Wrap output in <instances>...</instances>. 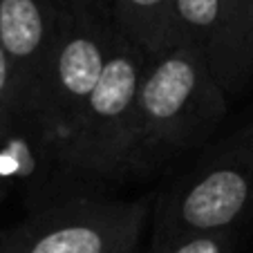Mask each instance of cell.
Instances as JSON below:
<instances>
[{
	"label": "cell",
	"mask_w": 253,
	"mask_h": 253,
	"mask_svg": "<svg viewBox=\"0 0 253 253\" xmlns=\"http://www.w3.org/2000/svg\"><path fill=\"white\" fill-rule=\"evenodd\" d=\"M240 231H186L150 240L148 253H238Z\"/></svg>",
	"instance_id": "10"
},
{
	"label": "cell",
	"mask_w": 253,
	"mask_h": 253,
	"mask_svg": "<svg viewBox=\"0 0 253 253\" xmlns=\"http://www.w3.org/2000/svg\"><path fill=\"white\" fill-rule=\"evenodd\" d=\"M63 2H67V5H70V0H63Z\"/></svg>",
	"instance_id": "15"
},
{
	"label": "cell",
	"mask_w": 253,
	"mask_h": 253,
	"mask_svg": "<svg viewBox=\"0 0 253 253\" xmlns=\"http://www.w3.org/2000/svg\"><path fill=\"white\" fill-rule=\"evenodd\" d=\"M226 5L238 34L253 49V0H226Z\"/></svg>",
	"instance_id": "12"
},
{
	"label": "cell",
	"mask_w": 253,
	"mask_h": 253,
	"mask_svg": "<svg viewBox=\"0 0 253 253\" xmlns=\"http://www.w3.org/2000/svg\"><path fill=\"white\" fill-rule=\"evenodd\" d=\"M0 193L5 202L18 195L29 213L70 200L58 150L29 115H20L0 134Z\"/></svg>",
	"instance_id": "7"
},
{
	"label": "cell",
	"mask_w": 253,
	"mask_h": 253,
	"mask_svg": "<svg viewBox=\"0 0 253 253\" xmlns=\"http://www.w3.org/2000/svg\"><path fill=\"white\" fill-rule=\"evenodd\" d=\"M229 110V96L206 61L188 45L146 56L137 94L139 177L211 141Z\"/></svg>",
	"instance_id": "1"
},
{
	"label": "cell",
	"mask_w": 253,
	"mask_h": 253,
	"mask_svg": "<svg viewBox=\"0 0 253 253\" xmlns=\"http://www.w3.org/2000/svg\"><path fill=\"white\" fill-rule=\"evenodd\" d=\"M150 215L146 200L70 197L0 233V253H139Z\"/></svg>",
	"instance_id": "4"
},
{
	"label": "cell",
	"mask_w": 253,
	"mask_h": 253,
	"mask_svg": "<svg viewBox=\"0 0 253 253\" xmlns=\"http://www.w3.org/2000/svg\"><path fill=\"white\" fill-rule=\"evenodd\" d=\"M253 222V121L211 146L155 200L153 240L242 231Z\"/></svg>",
	"instance_id": "3"
},
{
	"label": "cell",
	"mask_w": 253,
	"mask_h": 253,
	"mask_svg": "<svg viewBox=\"0 0 253 253\" xmlns=\"http://www.w3.org/2000/svg\"><path fill=\"white\" fill-rule=\"evenodd\" d=\"M105 14L112 29L143 56L177 45V0H110Z\"/></svg>",
	"instance_id": "9"
},
{
	"label": "cell",
	"mask_w": 253,
	"mask_h": 253,
	"mask_svg": "<svg viewBox=\"0 0 253 253\" xmlns=\"http://www.w3.org/2000/svg\"><path fill=\"white\" fill-rule=\"evenodd\" d=\"M177 43L204 58L229 99L253 74V49L235 29L226 0H177Z\"/></svg>",
	"instance_id": "8"
},
{
	"label": "cell",
	"mask_w": 253,
	"mask_h": 253,
	"mask_svg": "<svg viewBox=\"0 0 253 253\" xmlns=\"http://www.w3.org/2000/svg\"><path fill=\"white\" fill-rule=\"evenodd\" d=\"M146 56L112 29V49L74 132L58 150L67 195H101L139 177L137 94Z\"/></svg>",
	"instance_id": "2"
},
{
	"label": "cell",
	"mask_w": 253,
	"mask_h": 253,
	"mask_svg": "<svg viewBox=\"0 0 253 253\" xmlns=\"http://www.w3.org/2000/svg\"><path fill=\"white\" fill-rule=\"evenodd\" d=\"M20 115H27V112L23 108L18 79H16L9 56L0 45V134L5 132Z\"/></svg>",
	"instance_id": "11"
},
{
	"label": "cell",
	"mask_w": 253,
	"mask_h": 253,
	"mask_svg": "<svg viewBox=\"0 0 253 253\" xmlns=\"http://www.w3.org/2000/svg\"><path fill=\"white\" fill-rule=\"evenodd\" d=\"M72 5H81V7H90V9H101L105 11L108 9V2L110 0H70Z\"/></svg>",
	"instance_id": "13"
},
{
	"label": "cell",
	"mask_w": 253,
	"mask_h": 253,
	"mask_svg": "<svg viewBox=\"0 0 253 253\" xmlns=\"http://www.w3.org/2000/svg\"><path fill=\"white\" fill-rule=\"evenodd\" d=\"M110 49L112 25L108 14L70 2L39 99L29 115L56 150L63 148L77 128L92 92L103 77Z\"/></svg>",
	"instance_id": "5"
},
{
	"label": "cell",
	"mask_w": 253,
	"mask_h": 253,
	"mask_svg": "<svg viewBox=\"0 0 253 253\" xmlns=\"http://www.w3.org/2000/svg\"><path fill=\"white\" fill-rule=\"evenodd\" d=\"M2 202H5V197H2V193H0V204H2Z\"/></svg>",
	"instance_id": "14"
},
{
	"label": "cell",
	"mask_w": 253,
	"mask_h": 253,
	"mask_svg": "<svg viewBox=\"0 0 253 253\" xmlns=\"http://www.w3.org/2000/svg\"><path fill=\"white\" fill-rule=\"evenodd\" d=\"M65 9L63 0H0V45L16 72L27 115L39 99Z\"/></svg>",
	"instance_id": "6"
}]
</instances>
